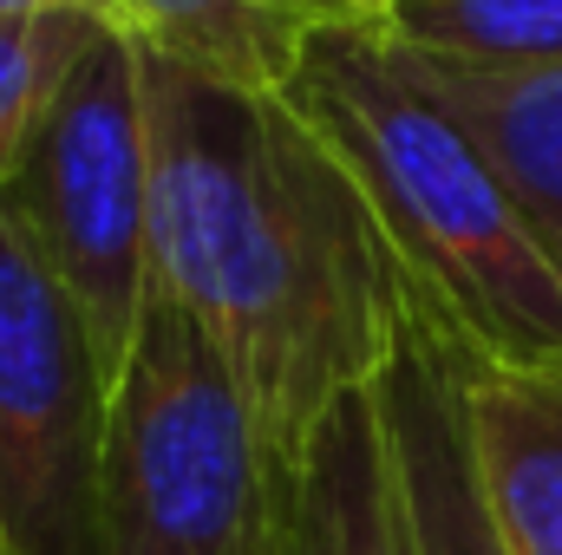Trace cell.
<instances>
[{"mask_svg":"<svg viewBox=\"0 0 562 555\" xmlns=\"http://www.w3.org/2000/svg\"><path fill=\"white\" fill-rule=\"evenodd\" d=\"M150 132V287L203 327L301 464L314 424L373 393L406 275L327 138L281 99L236 92L138 46Z\"/></svg>","mask_w":562,"mask_h":555,"instance_id":"obj_1","label":"cell"},{"mask_svg":"<svg viewBox=\"0 0 562 555\" xmlns=\"http://www.w3.org/2000/svg\"><path fill=\"white\" fill-rule=\"evenodd\" d=\"M360 183L406 287L491 360H562V281L477 138L367 26H314L281 92Z\"/></svg>","mask_w":562,"mask_h":555,"instance_id":"obj_2","label":"cell"},{"mask_svg":"<svg viewBox=\"0 0 562 555\" xmlns=\"http://www.w3.org/2000/svg\"><path fill=\"white\" fill-rule=\"evenodd\" d=\"M294 464L229 360L157 287L105 412L99 555H281Z\"/></svg>","mask_w":562,"mask_h":555,"instance_id":"obj_3","label":"cell"},{"mask_svg":"<svg viewBox=\"0 0 562 555\" xmlns=\"http://www.w3.org/2000/svg\"><path fill=\"white\" fill-rule=\"evenodd\" d=\"M7 196L66 287L105 393H119L150 307V132L132 33L105 26L79 53Z\"/></svg>","mask_w":562,"mask_h":555,"instance_id":"obj_4","label":"cell"},{"mask_svg":"<svg viewBox=\"0 0 562 555\" xmlns=\"http://www.w3.org/2000/svg\"><path fill=\"white\" fill-rule=\"evenodd\" d=\"M112 393L92 340L0 190V530L7 555H99Z\"/></svg>","mask_w":562,"mask_h":555,"instance_id":"obj_5","label":"cell"},{"mask_svg":"<svg viewBox=\"0 0 562 555\" xmlns=\"http://www.w3.org/2000/svg\"><path fill=\"white\" fill-rule=\"evenodd\" d=\"M451 366L504 555H562V360H491L451 333Z\"/></svg>","mask_w":562,"mask_h":555,"instance_id":"obj_6","label":"cell"},{"mask_svg":"<svg viewBox=\"0 0 562 555\" xmlns=\"http://www.w3.org/2000/svg\"><path fill=\"white\" fill-rule=\"evenodd\" d=\"M281 555H419L393 438L373 393L340 399L314 424L288 484Z\"/></svg>","mask_w":562,"mask_h":555,"instance_id":"obj_7","label":"cell"},{"mask_svg":"<svg viewBox=\"0 0 562 555\" xmlns=\"http://www.w3.org/2000/svg\"><path fill=\"white\" fill-rule=\"evenodd\" d=\"M406 66L477 138L491 170L504 177L530 242L562 281V72H458V66H425V59H406Z\"/></svg>","mask_w":562,"mask_h":555,"instance_id":"obj_8","label":"cell"},{"mask_svg":"<svg viewBox=\"0 0 562 555\" xmlns=\"http://www.w3.org/2000/svg\"><path fill=\"white\" fill-rule=\"evenodd\" d=\"M112 7L144 53L236 92H288L301 46L314 33L294 13V0H112Z\"/></svg>","mask_w":562,"mask_h":555,"instance_id":"obj_9","label":"cell"},{"mask_svg":"<svg viewBox=\"0 0 562 555\" xmlns=\"http://www.w3.org/2000/svg\"><path fill=\"white\" fill-rule=\"evenodd\" d=\"M380 46L458 72H562V0H393Z\"/></svg>","mask_w":562,"mask_h":555,"instance_id":"obj_10","label":"cell"},{"mask_svg":"<svg viewBox=\"0 0 562 555\" xmlns=\"http://www.w3.org/2000/svg\"><path fill=\"white\" fill-rule=\"evenodd\" d=\"M99 33H105V20H79V13L0 20V190L13 183L53 92L66 86V72L79 66V53Z\"/></svg>","mask_w":562,"mask_h":555,"instance_id":"obj_11","label":"cell"},{"mask_svg":"<svg viewBox=\"0 0 562 555\" xmlns=\"http://www.w3.org/2000/svg\"><path fill=\"white\" fill-rule=\"evenodd\" d=\"M46 13H79V20L119 26V7H112V0H0V20H46ZM119 33H125V26H119Z\"/></svg>","mask_w":562,"mask_h":555,"instance_id":"obj_12","label":"cell"},{"mask_svg":"<svg viewBox=\"0 0 562 555\" xmlns=\"http://www.w3.org/2000/svg\"><path fill=\"white\" fill-rule=\"evenodd\" d=\"M393 0H294V13L307 26H373Z\"/></svg>","mask_w":562,"mask_h":555,"instance_id":"obj_13","label":"cell"},{"mask_svg":"<svg viewBox=\"0 0 562 555\" xmlns=\"http://www.w3.org/2000/svg\"><path fill=\"white\" fill-rule=\"evenodd\" d=\"M0 555H7V530H0Z\"/></svg>","mask_w":562,"mask_h":555,"instance_id":"obj_14","label":"cell"}]
</instances>
